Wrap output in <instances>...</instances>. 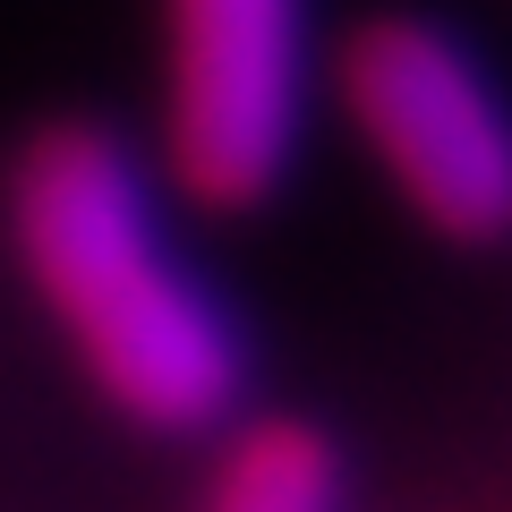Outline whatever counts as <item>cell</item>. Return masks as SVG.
I'll return each mask as SVG.
<instances>
[{
  "label": "cell",
  "instance_id": "obj_3",
  "mask_svg": "<svg viewBox=\"0 0 512 512\" xmlns=\"http://www.w3.org/2000/svg\"><path fill=\"white\" fill-rule=\"evenodd\" d=\"M316 0H163V163L214 214L265 205L308 137Z\"/></svg>",
  "mask_w": 512,
  "mask_h": 512
},
{
  "label": "cell",
  "instance_id": "obj_2",
  "mask_svg": "<svg viewBox=\"0 0 512 512\" xmlns=\"http://www.w3.org/2000/svg\"><path fill=\"white\" fill-rule=\"evenodd\" d=\"M333 103L436 239H512V94L436 18H367L333 52Z\"/></svg>",
  "mask_w": 512,
  "mask_h": 512
},
{
  "label": "cell",
  "instance_id": "obj_4",
  "mask_svg": "<svg viewBox=\"0 0 512 512\" xmlns=\"http://www.w3.org/2000/svg\"><path fill=\"white\" fill-rule=\"evenodd\" d=\"M205 512H342V478L308 427H256L222 453Z\"/></svg>",
  "mask_w": 512,
  "mask_h": 512
},
{
  "label": "cell",
  "instance_id": "obj_1",
  "mask_svg": "<svg viewBox=\"0 0 512 512\" xmlns=\"http://www.w3.org/2000/svg\"><path fill=\"white\" fill-rule=\"evenodd\" d=\"M9 239L120 419L154 436H205L239 410V325L171 248L154 188L120 137L77 120L43 128L9 171Z\"/></svg>",
  "mask_w": 512,
  "mask_h": 512
}]
</instances>
